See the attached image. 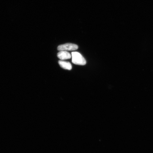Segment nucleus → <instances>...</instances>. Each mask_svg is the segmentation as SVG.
Instances as JSON below:
<instances>
[{"instance_id":"f03ea898","label":"nucleus","mask_w":153,"mask_h":153,"mask_svg":"<svg viewBox=\"0 0 153 153\" xmlns=\"http://www.w3.org/2000/svg\"><path fill=\"white\" fill-rule=\"evenodd\" d=\"M78 48V46L75 44L67 43L59 45L57 49L59 51H74L77 50Z\"/></svg>"},{"instance_id":"20e7f679","label":"nucleus","mask_w":153,"mask_h":153,"mask_svg":"<svg viewBox=\"0 0 153 153\" xmlns=\"http://www.w3.org/2000/svg\"><path fill=\"white\" fill-rule=\"evenodd\" d=\"M59 64L61 68L64 69L71 70L72 69V66L70 62H65L63 60H59Z\"/></svg>"},{"instance_id":"f257e3e1","label":"nucleus","mask_w":153,"mask_h":153,"mask_svg":"<svg viewBox=\"0 0 153 153\" xmlns=\"http://www.w3.org/2000/svg\"><path fill=\"white\" fill-rule=\"evenodd\" d=\"M72 62L73 64L79 65H85L86 61L81 53L77 52L72 53Z\"/></svg>"},{"instance_id":"7ed1b4c3","label":"nucleus","mask_w":153,"mask_h":153,"mask_svg":"<svg viewBox=\"0 0 153 153\" xmlns=\"http://www.w3.org/2000/svg\"><path fill=\"white\" fill-rule=\"evenodd\" d=\"M57 56L62 60H67L71 58V55L67 51H60L57 53Z\"/></svg>"}]
</instances>
